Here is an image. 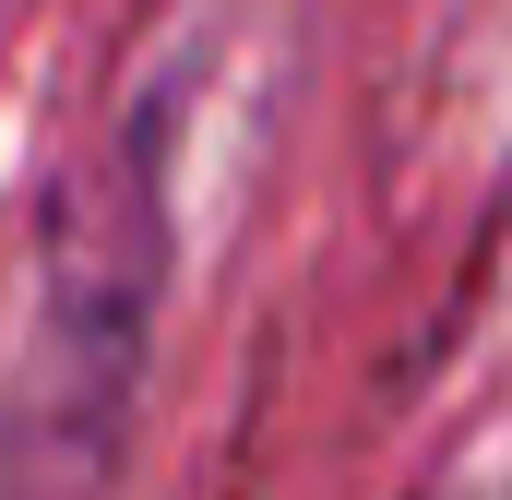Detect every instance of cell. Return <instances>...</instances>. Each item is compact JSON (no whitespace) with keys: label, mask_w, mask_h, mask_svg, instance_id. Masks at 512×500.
I'll return each mask as SVG.
<instances>
[{"label":"cell","mask_w":512,"mask_h":500,"mask_svg":"<svg viewBox=\"0 0 512 500\" xmlns=\"http://www.w3.org/2000/svg\"><path fill=\"white\" fill-rule=\"evenodd\" d=\"M143 310H155V143L131 131L120 179L60 203L36 358L0 393V500H96L108 489L131 370H143Z\"/></svg>","instance_id":"obj_1"}]
</instances>
